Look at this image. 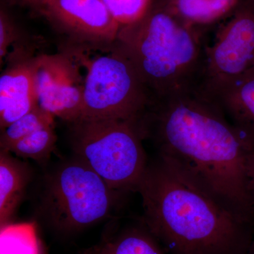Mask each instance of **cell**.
I'll list each match as a JSON object with an SVG mask.
<instances>
[{
    "mask_svg": "<svg viewBox=\"0 0 254 254\" xmlns=\"http://www.w3.org/2000/svg\"><path fill=\"white\" fill-rule=\"evenodd\" d=\"M118 192L121 191L112 189L75 156L48 177L43 205L56 230L72 233L108 218L116 205Z\"/></svg>",
    "mask_w": 254,
    "mask_h": 254,
    "instance_id": "obj_5",
    "label": "cell"
},
{
    "mask_svg": "<svg viewBox=\"0 0 254 254\" xmlns=\"http://www.w3.org/2000/svg\"><path fill=\"white\" fill-rule=\"evenodd\" d=\"M84 254H100V245L94 246V247L87 250Z\"/></svg>",
    "mask_w": 254,
    "mask_h": 254,
    "instance_id": "obj_21",
    "label": "cell"
},
{
    "mask_svg": "<svg viewBox=\"0 0 254 254\" xmlns=\"http://www.w3.org/2000/svg\"><path fill=\"white\" fill-rule=\"evenodd\" d=\"M100 254H168L146 225L129 227L100 245Z\"/></svg>",
    "mask_w": 254,
    "mask_h": 254,
    "instance_id": "obj_15",
    "label": "cell"
},
{
    "mask_svg": "<svg viewBox=\"0 0 254 254\" xmlns=\"http://www.w3.org/2000/svg\"><path fill=\"white\" fill-rule=\"evenodd\" d=\"M31 171L24 162L14 158L9 152H0V225L10 224L21 203Z\"/></svg>",
    "mask_w": 254,
    "mask_h": 254,
    "instance_id": "obj_13",
    "label": "cell"
},
{
    "mask_svg": "<svg viewBox=\"0 0 254 254\" xmlns=\"http://www.w3.org/2000/svg\"><path fill=\"white\" fill-rule=\"evenodd\" d=\"M38 11L71 41L88 46H111L120 28L103 0H44Z\"/></svg>",
    "mask_w": 254,
    "mask_h": 254,
    "instance_id": "obj_8",
    "label": "cell"
},
{
    "mask_svg": "<svg viewBox=\"0 0 254 254\" xmlns=\"http://www.w3.org/2000/svg\"><path fill=\"white\" fill-rule=\"evenodd\" d=\"M71 125L75 156L114 190L136 191L149 162L140 121L78 120Z\"/></svg>",
    "mask_w": 254,
    "mask_h": 254,
    "instance_id": "obj_4",
    "label": "cell"
},
{
    "mask_svg": "<svg viewBox=\"0 0 254 254\" xmlns=\"http://www.w3.org/2000/svg\"><path fill=\"white\" fill-rule=\"evenodd\" d=\"M39 254H47L46 248H45L44 246L43 245V243H41V250H40Z\"/></svg>",
    "mask_w": 254,
    "mask_h": 254,
    "instance_id": "obj_23",
    "label": "cell"
},
{
    "mask_svg": "<svg viewBox=\"0 0 254 254\" xmlns=\"http://www.w3.org/2000/svg\"><path fill=\"white\" fill-rule=\"evenodd\" d=\"M41 243L33 223L8 224L1 227L0 254H39Z\"/></svg>",
    "mask_w": 254,
    "mask_h": 254,
    "instance_id": "obj_16",
    "label": "cell"
},
{
    "mask_svg": "<svg viewBox=\"0 0 254 254\" xmlns=\"http://www.w3.org/2000/svg\"><path fill=\"white\" fill-rule=\"evenodd\" d=\"M21 39L19 28L15 24L14 21L6 12V10L1 8L0 10V63L2 64L4 58H6L10 48L18 45Z\"/></svg>",
    "mask_w": 254,
    "mask_h": 254,
    "instance_id": "obj_18",
    "label": "cell"
},
{
    "mask_svg": "<svg viewBox=\"0 0 254 254\" xmlns=\"http://www.w3.org/2000/svg\"><path fill=\"white\" fill-rule=\"evenodd\" d=\"M152 100L133 65L113 44L110 53L87 65L79 120L138 122Z\"/></svg>",
    "mask_w": 254,
    "mask_h": 254,
    "instance_id": "obj_6",
    "label": "cell"
},
{
    "mask_svg": "<svg viewBox=\"0 0 254 254\" xmlns=\"http://www.w3.org/2000/svg\"><path fill=\"white\" fill-rule=\"evenodd\" d=\"M0 76V127L4 129L38 105L36 60L31 51L7 56Z\"/></svg>",
    "mask_w": 254,
    "mask_h": 254,
    "instance_id": "obj_10",
    "label": "cell"
},
{
    "mask_svg": "<svg viewBox=\"0 0 254 254\" xmlns=\"http://www.w3.org/2000/svg\"><path fill=\"white\" fill-rule=\"evenodd\" d=\"M10 4L21 6H28L38 11L44 0H6Z\"/></svg>",
    "mask_w": 254,
    "mask_h": 254,
    "instance_id": "obj_20",
    "label": "cell"
},
{
    "mask_svg": "<svg viewBox=\"0 0 254 254\" xmlns=\"http://www.w3.org/2000/svg\"><path fill=\"white\" fill-rule=\"evenodd\" d=\"M136 191L144 224L168 254H245L254 240V223L170 159L148 162Z\"/></svg>",
    "mask_w": 254,
    "mask_h": 254,
    "instance_id": "obj_2",
    "label": "cell"
},
{
    "mask_svg": "<svg viewBox=\"0 0 254 254\" xmlns=\"http://www.w3.org/2000/svg\"><path fill=\"white\" fill-rule=\"evenodd\" d=\"M245 254H254V239L249 247L248 250L246 252Z\"/></svg>",
    "mask_w": 254,
    "mask_h": 254,
    "instance_id": "obj_22",
    "label": "cell"
},
{
    "mask_svg": "<svg viewBox=\"0 0 254 254\" xmlns=\"http://www.w3.org/2000/svg\"><path fill=\"white\" fill-rule=\"evenodd\" d=\"M144 138L158 154L198 180L239 216L254 223V205L247 187V160L252 152L223 110L184 90L153 98L141 118Z\"/></svg>",
    "mask_w": 254,
    "mask_h": 254,
    "instance_id": "obj_1",
    "label": "cell"
},
{
    "mask_svg": "<svg viewBox=\"0 0 254 254\" xmlns=\"http://www.w3.org/2000/svg\"><path fill=\"white\" fill-rule=\"evenodd\" d=\"M120 26L138 21L149 10L152 0H103Z\"/></svg>",
    "mask_w": 254,
    "mask_h": 254,
    "instance_id": "obj_17",
    "label": "cell"
},
{
    "mask_svg": "<svg viewBox=\"0 0 254 254\" xmlns=\"http://www.w3.org/2000/svg\"><path fill=\"white\" fill-rule=\"evenodd\" d=\"M251 198H252V201H253L254 205V190H251L250 191Z\"/></svg>",
    "mask_w": 254,
    "mask_h": 254,
    "instance_id": "obj_24",
    "label": "cell"
},
{
    "mask_svg": "<svg viewBox=\"0 0 254 254\" xmlns=\"http://www.w3.org/2000/svg\"><path fill=\"white\" fill-rule=\"evenodd\" d=\"M55 117L37 105L30 113L1 130V150L18 157L43 161L57 141Z\"/></svg>",
    "mask_w": 254,
    "mask_h": 254,
    "instance_id": "obj_11",
    "label": "cell"
},
{
    "mask_svg": "<svg viewBox=\"0 0 254 254\" xmlns=\"http://www.w3.org/2000/svg\"><path fill=\"white\" fill-rule=\"evenodd\" d=\"M254 64V0H240L205 48L195 91L218 105L222 94Z\"/></svg>",
    "mask_w": 254,
    "mask_h": 254,
    "instance_id": "obj_7",
    "label": "cell"
},
{
    "mask_svg": "<svg viewBox=\"0 0 254 254\" xmlns=\"http://www.w3.org/2000/svg\"><path fill=\"white\" fill-rule=\"evenodd\" d=\"M218 105L254 151V64L222 94Z\"/></svg>",
    "mask_w": 254,
    "mask_h": 254,
    "instance_id": "obj_12",
    "label": "cell"
},
{
    "mask_svg": "<svg viewBox=\"0 0 254 254\" xmlns=\"http://www.w3.org/2000/svg\"><path fill=\"white\" fill-rule=\"evenodd\" d=\"M247 187L250 192L254 189V151L251 152L247 157Z\"/></svg>",
    "mask_w": 254,
    "mask_h": 254,
    "instance_id": "obj_19",
    "label": "cell"
},
{
    "mask_svg": "<svg viewBox=\"0 0 254 254\" xmlns=\"http://www.w3.org/2000/svg\"><path fill=\"white\" fill-rule=\"evenodd\" d=\"M240 0H163L162 4L182 22L200 28L233 12Z\"/></svg>",
    "mask_w": 254,
    "mask_h": 254,
    "instance_id": "obj_14",
    "label": "cell"
},
{
    "mask_svg": "<svg viewBox=\"0 0 254 254\" xmlns=\"http://www.w3.org/2000/svg\"><path fill=\"white\" fill-rule=\"evenodd\" d=\"M114 44L153 98L194 89L208 45L200 28L182 22L162 3L120 26Z\"/></svg>",
    "mask_w": 254,
    "mask_h": 254,
    "instance_id": "obj_3",
    "label": "cell"
},
{
    "mask_svg": "<svg viewBox=\"0 0 254 254\" xmlns=\"http://www.w3.org/2000/svg\"><path fill=\"white\" fill-rule=\"evenodd\" d=\"M71 55L36 57L38 104L55 118L70 124L81 118L85 79Z\"/></svg>",
    "mask_w": 254,
    "mask_h": 254,
    "instance_id": "obj_9",
    "label": "cell"
}]
</instances>
